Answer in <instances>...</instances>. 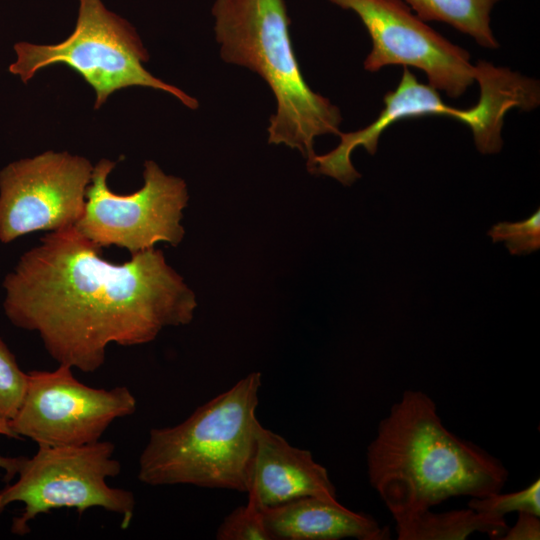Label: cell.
I'll use <instances>...</instances> for the list:
<instances>
[{"label": "cell", "instance_id": "18", "mask_svg": "<svg viewBox=\"0 0 540 540\" xmlns=\"http://www.w3.org/2000/svg\"><path fill=\"white\" fill-rule=\"evenodd\" d=\"M493 242H505L512 255L530 254L540 248V210L518 222H499L488 231Z\"/></svg>", "mask_w": 540, "mask_h": 540}, {"label": "cell", "instance_id": "3", "mask_svg": "<svg viewBox=\"0 0 540 540\" xmlns=\"http://www.w3.org/2000/svg\"><path fill=\"white\" fill-rule=\"evenodd\" d=\"M214 33L221 58L257 73L276 100L268 142L297 149L311 170L315 139L339 135L342 114L304 79L292 45L284 0H214Z\"/></svg>", "mask_w": 540, "mask_h": 540}, {"label": "cell", "instance_id": "15", "mask_svg": "<svg viewBox=\"0 0 540 540\" xmlns=\"http://www.w3.org/2000/svg\"><path fill=\"white\" fill-rule=\"evenodd\" d=\"M423 21L444 22L472 37L482 47L499 46L490 25L491 11L501 0H403Z\"/></svg>", "mask_w": 540, "mask_h": 540}, {"label": "cell", "instance_id": "4", "mask_svg": "<svg viewBox=\"0 0 540 540\" xmlns=\"http://www.w3.org/2000/svg\"><path fill=\"white\" fill-rule=\"evenodd\" d=\"M260 387L261 374L252 372L182 423L152 429L139 458V480L247 492Z\"/></svg>", "mask_w": 540, "mask_h": 540}, {"label": "cell", "instance_id": "6", "mask_svg": "<svg viewBox=\"0 0 540 540\" xmlns=\"http://www.w3.org/2000/svg\"><path fill=\"white\" fill-rule=\"evenodd\" d=\"M73 33L53 45L17 43V59L9 71L28 82L40 69L62 63L77 72L95 91L98 109L115 91L130 86L162 90L186 107L197 109L198 100L148 72L149 54L135 29L105 8L101 0H79Z\"/></svg>", "mask_w": 540, "mask_h": 540}, {"label": "cell", "instance_id": "21", "mask_svg": "<svg viewBox=\"0 0 540 540\" xmlns=\"http://www.w3.org/2000/svg\"><path fill=\"white\" fill-rule=\"evenodd\" d=\"M0 435L19 439L18 436L11 429L9 420H7L6 418L2 416H0ZM24 458H25L24 456L6 457V456L0 455V469L5 470L6 481L12 480L17 475Z\"/></svg>", "mask_w": 540, "mask_h": 540}, {"label": "cell", "instance_id": "20", "mask_svg": "<svg viewBox=\"0 0 540 540\" xmlns=\"http://www.w3.org/2000/svg\"><path fill=\"white\" fill-rule=\"evenodd\" d=\"M540 516L519 512L516 523L508 527L500 540H539Z\"/></svg>", "mask_w": 540, "mask_h": 540}, {"label": "cell", "instance_id": "5", "mask_svg": "<svg viewBox=\"0 0 540 540\" xmlns=\"http://www.w3.org/2000/svg\"><path fill=\"white\" fill-rule=\"evenodd\" d=\"M475 82L479 84L478 102L469 109L447 105L438 90L418 81L404 67L396 89L383 97L384 108L368 126L354 132L340 133V142L330 152L315 158L317 172L350 185L361 175L351 162V154L362 146L375 154L381 134L393 123L424 116H446L465 123L473 134L479 152L493 154L501 150V131L506 113L513 109L529 111L540 103L538 81L506 67L479 60Z\"/></svg>", "mask_w": 540, "mask_h": 540}, {"label": "cell", "instance_id": "14", "mask_svg": "<svg viewBox=\"0 0 540 540\" xmlns=\"http://www.w3.org/2000/svg\"><path fill=\"white\" fill-rule=\"evenodd\" d=\"M508 528L505 518L493 517L467 509L417 514L395 523L399 540H464L475 532L500 540Z\"/></svg>", "mask_w": 540, "mask_h": 540}, {"label": "cell", "instance_id": "8", "mask_svg": "<svg viewBox=\"0 0 540 540\" xmlns=\"http://www.w3.org/2000/svg\"><path fill=\"white\" fill-rule=\"evenodd\" d=\"M115 166V162L101 159L93 167L84 212L74 228L101 248L114 245L131 255L159 242L178 246L185 235L181 221L189 200L185 181L147 160L143 186L120 195L107 183Z\"/></svg>", "mask_w": 540, "mask_h": 540}, {"label": "cell", "instance_id": "17", "mask_svg": "<svg viewBox=\"0 0 540 540\" xmlns=\"http://www.w3.org/2000/svg\"><path fill=\"white\" fill-rule=\"evenodd\" d=\"M28 374L19 367L15 355L0 337V416L11 420L25 395Z\"/></svg>", "mask_w": 540, "mask_h": 540}, {"label": "cell", "instance_id": "10", "mask_svg": "<svg viewBox=\"0 0 540 540\" xmlns=\"http://www.w3.org/2000/svg\"><path fill=\"white\" fill-rule=\"evenodd\" d=\"M358 15L372 41L364 69L389 65L421 70L428 84L452 98L474 84L477 67L467 50L420 19L403 0H328Z\"/></svg>", "mask_w": 540, "mask_h": 540}, {"label": "cell", "instance_id": "13", "mask_svg": "<svg viewBox=\"0 0 540 540\" xmlns=\"http://www.w3.org/2000/svg\"><path fill=\"white\" fill-rule=\"evenodd\" d=\"M272 540H388V527L338 500L304 497L261 510Z\"/></svg>", "mask_w": 540, "mask_h": 540}, {"label": "cell", "instance_id": "19", "mask_svg": "<svg viewBox=\"0 0 540 540\" xmlns=\"http://www.w3.org/2000/svg\"><path fill=\"white\" fill-rule=\"evenodd\" d=\"M218 540H272L263 521L262 512L248 498L246 505L229 513L216 532Z\"/></svg>", "mask_w": 540, "mask_h": 540}, {"label": "cell", "instance_id": "9", "mask_svg": "<svg viewBox=\"0 0 540 540\" xmlns=\"http://www.w3.org/2000/svg\"><path fill=\"white\" fill-rule=\"evenodd\" d=\"M27 374L24 398L9 424L19 439L29 438L38 447L97 442L116 419L136 410V398L126 386H87L74 377L67 365Z\"/></svg>", "mask_w": 540, "mask_h": 540}, {"label": "cell", "instance_id": "1", "mask_svg": "<svg viewBox=\"0 0 540 540\" xmlns=\"http://www.w3.org/2000/svg\"><path fill=\"white\" fill-rule=\"evenodd\" d=\"M3 288L8 320L37 332L58 364L83 372L102 367L110 344L149 343L165 327L189 324L197 307L161 250L115 264L74 226L23 253Z\"/></svg>", "mask_w": 540, "mask_h": 540}, {"label": "cell", "instance_id": "16", "mask_svg": "<svg viewBox=\"0 0 540 540\" xmlns=\"http://www.w3.org/2000/svg\"><path fill=\"white\" fill-rule=\"evenodd\" d=\"M468 507L497 518L511 512H526L540 516V479L537 478L522 490L493 493L481 498H471Z\"/></svg>", "mask_w": 540, "mask_h": 540}, {"label": "cell", "instance_id": "7", "mask_svg": "<svg viewBox=\"0 0 540 540\" xmlns=\"http://www.w3.org/2000/svg\"><path fill=\"white\" fill-rule=\"evenodd\" d=\"M114 451L113 443L99 440L81 446H39L34 456L25 457L17 473L19 478L0 491V513L14 502L24 504L20 516L12 521L11 532L28 534L32 520L54 509L74 508L81 514L94 507L117 513L121 528L127 529L133 519L135 497L106 482L121 471Z\"/></svg>", "mask_w": 540, "mask_h": 540}, {"label": "cell", "instance_id": "11", "mask_svg": "<svg viewBox=\"0 0 540 540\" xmlns=\"http://www.w3.org/2000/svg\"><path fill=\"white\" fill-rule=\"evenodd\" d=\"M88 159L46 151L0 172V241L73 227L81 218L93 171Z\"/></svg>", "mask_w": 540, "mask_h": 540}, {"label": "cell", "instance_id": "2", "mask_svg": "<svg viewBox=\"0 0 540 540\" xmlns=\"http://www.w3.org/2000/svg\"><path fill=\"white\" fill-rule=\"evenodd\" d=\"M366 466L395 523L452 497L500 492L509 477L501 460L444 426L428 394L410 389L380 421Z\"/></svg>", "mask_w": 540, "mask_h": 540}, {"label": "cell", "instance_id": "12", "mask_svg": "<svg viewBox=\"0 0 540 540\" xmlns=\"http://www.w3.org/2000/svg\"><path fill=\"white\" fill-rule=\"evenodd\" d=\"M247 494L260 510L304 497L337 500L328 471L314 460L311 452L290 445L261 424Z\"/></svg>", "mask_w": 540, "mask_h": 540}]
</instances>
